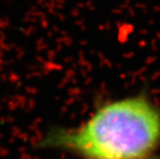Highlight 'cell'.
<instances>
[{"label": "cell", "mask_w": 160, "mask_h": 159, "mask_svg": "<svg viewBox=\"0 0 160 159\" xmlns=\"http://www.w3.org/2000/svg\"><path fill=\"white\" fill-rule=\"evenodd\" d=\"M145 159H147V158H145ZM153 159H155V158H153ZM156 159H158V158H156ZM160 159V158H159Z\"/></svg>", "instance_id": "7a4b0ae2"}, {"label": "cell", "mask_w": 160, "mask_h": 159, "mask_svg": "<svg viewBox=\"0 0 160 159\" xmlns=\"http://www.w3.org/2000/svg\"><path fill=\"white\" fill-rule=\"evenodd\" d=\"M160 145V109L146 96L104 103L80 126L57 129L42 140L88 159H145Z\"/></svg>", "instance_id": "6da1fadb"}]
</instances>
